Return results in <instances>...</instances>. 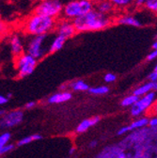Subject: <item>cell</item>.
<instances>
[{
  "label": "cell",
  "mask_w": 157,
  "mask_h": 158,
  "mask_svg": "<svg viewBox=\"0 0 157 158\" xmlns=\"http://www.w3.org/2000/svg\"><path fill=\"white\" fill-rule=\"evenodd\" d=\"M40 139H42V135L36 134V135H29V136L23 137L22 139H20V140L18 141L17 145H18V146H24V145L29 144V143L32 142V141L40 140Z\"/></svg>",
  "instance_id": "cell-19"
},
{
  "label": "cell",
  "mask_w": 157,
  "mask_h": 158,
  "mask_svg": "<svg viewBox=\"0 0 157 158\" xmlns=\"http://www.w3.org/2000/svg\"><path fill=\"white\" fill-rule=\"evenodd\" d=\"M153 91H157V81L153 82Z\"/></svg>",
  "instance_id": "cell-36"
},
{
  "label": "cell",
  "mask_w": 157,
  "mask_h": 158,
  "mask_svg": "<svg viewBox=\"0 0 157 158\" xmlns=\"http://www.w3.org/2000/svg\"><path fill=\"white\" fill-rule=\"evenodd\" d=\"M56 20L42 14L34 13L24 23V31L31 36L47 35L56 27Z\"/></svg>",
  "instance_id": "cell-2"
},
{
  "label": "cell",
  "mask_w": 157,
  "mask_h": 158,
  "mask_svg": "<svg viewBox=\"0 0 157 158\" xmlns=\"http://www.w3.org/2000/svg\"><path fill=\"white\" fill-rule=\"evenodd\" d=\"M56 29L57 35L63 36L66 39L72 38L76 32L73 22L70 21V20H66V19H63L61 21L57 22Z\"/></svg>",
  "instance_id": "cell-9"
},
{
  "label": "cell",
  "mask_w": 157,
  "mask_h": 158,
  "mask_svg": "<svg viewBox=\"0 0 157 158\" xmlns=\"http://www.w3.org/2000/svg\"><path fill=\"white\" fill-rule=\"evenodd\" d=\"M96 145H97V142H96V141H91V143L89 144V146H90V147H92V148H93V147H95Z\"/></svg>",
  "instance_id": "cell-37"
},
{
  "label": "cell",
  "mask_w": 157,
  "mask_h": 158,
  "mask_svg": "<svg viewBox=\"0 0 157 158\" xmlns=\"http://www.w3.org/2000/svg\"><path fill=\"white\" fill-rule=\"evenodd\" d=\"M37 62H38L37 59L32 56L28 55L27 53H24L20 56L16 57L15 65L19 76L23 78L31 74L37 66Z\"/></svg>",
  "instance_id": "cell-6"
},
{
  "label": "cell",
  "mask_w": 157,
  "mask_h": 158,
  "mask_svg": "<svg viewBox=\"0 0 157 158\" xmlns=\"http://www.w3.org/2000/svg\"><path fill=\"white\" fill-rule=\"evenodd\" d=\"M72 22L77 32H88L105 29L110 26L112 21L109 16L94 9L89 13L73 20Z\"/></svg>",
  "instance_id": "cell-1"
},
{
  "label": "cell",
  "mask_w": 157,
  "mask_h": 158,
  "mask_svg": "<svg viewBox=\"0 0 157 158\" xmlns=\"http://www.w3.org/2000/svg\"><path fill=\"white\" fill-rule=\"evenodd\" d=\"M129 131H130L129 126H122L119 129V131H118V135H125L126 133H128Z\"/></svg>",
  "instance_id": "cell-30"
},
{
  "label": "cell",
  "mask_w": 157,
  "mask_h": 158,
  "mask_svg": "<svg viewBox=\"0 0 157 158\" xmlns=\"http://www.w3.org/2000/svg\"><path fill=\"white\" fill-rule=\"evenodd\" d=\"M148 0H134V6L137 8H141V7H145L146 3Z\"/></svg>",
  "instance_id": "cell-29"
},
{
  "label": "cell",
  "mask_w": 157,
  "mask_h": 158,
  "mask_svg": "<svg viewBox=\"0 0 157 158\" xmlns=\"http://www.w3.org/2000/svg\"><path fill=\"white\" fill-rule=\"evenodd\" d=\"M10 137H11V135L9 132H5L0 135V148L9 144V142L10 140Z\"/></svg>",
  "instance_id": "cell-24"
},
{
  "label": "cell",
  "mask_w": 157,
  "mask_h": 158,
  "mask_svg": "<svg viewBox=\"0 0 157 158\" xmlns=\"http://www.w3.org/2000/svg\"><path fill=\"white\" fill-rule=\"evenodd\" d=\"M138 99H139V97H137V96H135L134 94L128 95V96H126V97H124L122 99L121 105L122 106H131L132 107L133 106H134L136 104V102L138 101Z\"/></svg>",
  "instance_id": "cell-20"
},
{
  "label": "cell",
  "mask_w": 157,
  "mask_h": 158,
  "mask_svg": "<svg viewBox=\"0 0 157 158\" xmlns=\"http://www.w3.org/2000/svg\"><path fill=\"white\" fill-rule=\"evenodd\" d=\"M13 149H14V145L9 143V144L5 145L4 147H1V148H0V153H1V154L8 153V152H11Z\"/></svg>",
  "instance_id": "cell-26"
},
{
  "label": "cell",
  "mask_w": 157,
  "mask_h": 158,
  "mask_svg": "<svg viewBox=\"0 0 157 158\" xmlns=\"http://www.w3.org/2000/svg\"><path fill=\"white\" fill-rule=\"evenodd\" d=\"M114 8L115 6L110 0H97L96 2H94V9L107 16L112 13Z\"/></svg>",
  "instance_id": "cell-11"
},
{
  "label": "cell",
  "mask_w": 157,
  "mask_h": 158,
  "mask_svg": "<svg viewBox=\"0 0 157 158\" xmlns=\"http://www.w3.org/2000/svg\"><path fill=\"white\" fill-rule=\"evenodd\" d=\"M71 98H72V93L70 91L68 90L60 91L50 96L48 98V103L49 104H60V103H64V102L71 100Z\"/></svg>",
  "instance_id": "cell-13"
},
{
  "label": "cell",
  "mask_w": 157,
  "mask_h": 158,
  "mask_svg": "<svg viewBox=\"0 0 157 158\" xmlns=\"http://www.w3.org/2000/svg\"><path fill=\"white\" fill-rule=\"evenodd\" d=\"M66 38H64L63 36H60V35H56L55 37V39L51 42L50 45H49V48H48V53H55L58 50H60L63 45L65 44L66 43Z\"/></svg>",
  "instance_id": "cell-15"
},
{
  "label": "cell",
  "mask_w": 157,
  "mask_h": 158,
  "mask_svg": "<svg viewBox=\"0 0 157 158\" xmlns=\"http://www.w3.org/2000/svg\"><path fill=\"white\" fill-rule=\"evenodd\" d=\"M145 8L149 11L157 15V0H148L145 5Z\"/></svg>",
  "instance_id": "cell-23"
},
{
  "label": "cell",
  "mask_w": 157,
  "mask_h": 158,
  "mask_svg": "<svg viewBox=\"0 0 157 158\" xmlns=\"http://www.w3.org/2000/svg\"><path fill=\"white\" fill-rule=\"evenodd\" d=\"M64 4L61 0H42L35 8V13L56 19L62 15Z\"/></svg>",
  "instance_id": "cell-4"
},
{
  "label": "cell",
  "mask_w": 157,
  "mask_h": 158,
  "mask_svg": "<svg viewBox=\"0 0 157 158\" xmlns=\"http://www.w3.org/2000/svg\"><path fill=\"white\" fill-rule=\"evenodd\" d=\"M152 49L153 50H157V39H156V41L153 43V44H152Z\"/></svg>",
  "instance_id": "cell-35"
},
{
  "label": "cell",
  "mask_w": 157,
  "mask_h": 158,
  "mask_svg": "<svg viewBox=\"0 0 157 158\" xmlns=\"http://www.w3.org/2000/svg\"><path fill=\"white\" fill-rule=\"evenodd\" d=\"M149 79H150V81L151 82H155L157 81V63L155 65V68L153 70V72L149 75Z\"/></svg>",
  "instance_id": "cell-27"
},
{
  "label": "cell",
  "mask_w": 157,
  "mask_h": 158,
  "mask_svg": "<svg viewBox=\"0 0 157 158\" xmlns=\"http://www.w3.org/2000/svg\"><path fill=\"white\" fill-rule=\"evenodd\" d=\"M150 121L149 118H138V120H136L134 122H133L129 126V129L130 131L132 130H134V129H140V128H143L145 126H147L149 124Z\"/></svg>",
  "instance_id": "cell-18"
},
{
  "label": "cell",
  "mask_w": 157,
  "mask_h": 158,
  "mask_svg": "<svg viewBox=\"0 0 157 158\" xmlns=\"http://www.w3.org/2000/svg\"><path fill=\"white\" fill-rule=\"evenodd\" d=\"M116 79H117L116 74L111 73H106V74L104 76V80H105L106 83H113V82L116 81Z\"/></svg>",
  "instance_id": "cell-25"
},
{
  "label": "cell",
  "mask_w": 157,
  "mask_h": 158,
  "mask_svg": "<svg viewBox=\"0 0 157 158\" xmlns=\"http://www.w3.org/2000/svg\"><path fill=\"white\" fill-rule=\"evenodd\" d=\"M46 39L47 35L33 36L32 38H30L26 47L27 53L35 57L37 60L43 58L45 56L46 52H48V50L44 48Z\"/></svg>",
  "instance_id": "cell-5"
},
{
  "label": "cell",
  "mask_w": 157,
  "mask_h": 158,
  "mask_svg": "<svg viewBox=\"0 0 157 158\" xmlns=\"http://www.w3.org/2000/svg\"><path fill=\"white\" fill-rule=\"evenodd\" d=\"M117 23L122 26H130L134 27H142V22L138 18L133 15H122L117 19Z\"/></svg>",
  "instance_id": "cell-12"
},
{
  "label": "cell",
  "mask_w": 157,
  "mask_h": 158,
  "mask_svg": "<svg viewBox=\"0 0 157 158\" xmlns=\"http://www.w3.org/2000/svg\"><path fill=\"white\" fill-rule=\"evenodd\" d=\"M108 91H109V89L106 86H99V87L91 88L89 89V92L95 95H104V94H106Z\"/></svg>",
  "instance_id": "cell-22"
},
{
  "label": "cell",
  "mask_w": 157,
  "mask_h": 158,
  "mask_svg": "<svg viewBox=\"0 0 157 158\" xmlns=\"http://www.w3.org/2000/svg\"><path fill=\"white\" fill-rule=\"evenodd\" d=\"M155 92L151 91L143 97H140L134 106L131 107V114L133 117H138L148 110L155 100Z\"/></svg>",
  "instance_id": "cell-7"
},
{
  "label": "cell",
  "mask_w": 157,
  "mask_h": 158,
  "mask_svg": "<svg viewBox=\"0 0 157 158\" xmlns=\"http://www.w3.org/2000/svg\"><path fill=\"white\" fill-rule=\"evenodd\" d=\"M70 87L74 91H87V90L90 89L89 85L86 82H84L83 80H76L74 82H72L70 84Z\"/></svg>",
  "instance_id": "cell-17"
},
{
  "label": "cell",
  "mask_w": 157,
  "mask_h": 158,
  "mask_svg": "<svg viewBox=\"0 0 157 158\" xmlns=\"http://www.w3.org/2000/svg\"><path fill=\"white\" fill-rule=\"evenodd\" d=\"M156 39H157V34H156Z\"/></svg>",
  "instance_id": "cell-39"
},
{
  "label": "cell",
  "mask_w": 157,
  "mask_h": 158,
  "mask_svg": "<svg viewBox=\"0 0 157 158\" xmlns=\"http://www.w3.org/2000/svg\"><path fill=\"white\" fill-rule=\"evenodd\" d=\"M24 114L21 110H13L3 115L1 120V126L3 128H10L16 126L23 121Z\"/></svg>",
  "instance_id": "cell-8"
},
{
  "label": "cell",
  "mask_w": 157,
  "mask_h": 158,
  "mask_svg": "<svg viewBox=\"0 0 157 158\" xmlns=\"http://www.w3.org/2000/svg\"><path fill=\"white\" fill-rule=\"evenodd\" d=\"M35 106H36V103L33 102V101H31V102H28V103L26 105V108H27V109H30V108H33Z\"/></svg>",
  "instance_id": "cell-33"
},
{
  "label": "cell",
  "mask_w": 157,
  "mask_h": 158,
  "mask_svg": "<svg viewBox=\"0 0 157 158\" xmlns=\"http://www.w3.org/2000/svg\"><path fill=\"white\" fill-rule=\"evenodd\" d=\"M10 51L15 58L24 54L23 53L24 52L23 41L20 38V36H18L16 34L12 35L10 39Z\"/></svg>",
  "instance_id": "cell-10"
},
{
  "label": "cell",
  "mask_w": 157,
  "mask_h": 158,
  "mask_svg": "<svg viewBox=\"0 0 157 158\" xmlns=\"http://www.w3.org/2000/svg\"><path fill=\"white\" fill-rule=\"evenodd\" d=\"M99 121H100L99 117H94V118H87V120H84L77 125L76 132L77 133H84L87 130H89L90 127L94 126L96 123H99Z\"/></svg>",
  "instance_id": "cell-14"
},
{
  "label": "cell",
  "mask_w": 157,
  "mask_h": 158,
  "mask_svg": "<svg viewBox=\"0 0 157 158\" xmlns=\"http://www.w3.org/2000/svg\"><path fill=\"white\" fill-rule=\"evenodd\" d=\"M94 10L92 0H70L64 4L62 16L66 20L73 21Z\"/></svg>",
  "instance_id": "cell-3"
},
{
  "label": "cell",
  "mask_w": 157,
  "mask_h": 158,
  "mask_svg": "<svg viewBox=\"0 0 157 158\" xmlns=\"http://www.w3.org/2000/svg\"><path fill=\"white\" fill-rule=\"evenodd\" d=\"M72 152H74V148H72L70 151V153H72Z\"/></svg>",
  "instance_id": "cell-38"
},
{
  "label": "cell",
  "mask_w": 157,
  "mask_h": 158,
  "mask_svg": "<svg viewBox=\"0 0 157 158\" xmlns=\"http://www.w3.org/2000/svg\"><path fill=\"white\" fill-rule=\"evenodd\" d=\"M151 91H153V82H148L146 84L141 85L138 88H136L134 90L133 94L140 98V97H143V96H145L146 94H148V93H150Z\"/></svg>",
  "instance_id": "cell-16"
},
{
  "label": "cell",
  "mask_w": 157,
  "mask_h": 158,
  "mask_svg": "<svg viewBox=\"0 0 157 158\" xmlns=\"http://www.w3.org/2000/svg\"><path fill=\"white\" fill-rule=\"evenodd\" d=\"M9 99H10V98H9L8 96L1 95V96H0V105L3 106V105L7 104V103H8V101H9Z\"/></svg>",
  "instance_id": "cell-31"
},
{
  "label": "cell",
  "mask_w": 157,
  "mask_h": 158,
  "mask_svg": "<svg viewBox=\"0 0 157 158\" xmlns=\"http://www.w3.org/2000/svg\"><path fill=\"white\" fill-rule=\"evenodd\" d=\"M110 1L113 3L115 8L118 9H124L134 3V0H110Z\"/></svg>",
  "instance_id": "cell-21"
},
{
  "label": "cell",
  "mask_w": 157,
  "mask_h": 158,
  "mask_svg": "<svg viewBox=\"0 0 157 158\" xmlns=\"http://www.w3.org/2000/svg\"><path fill=\"white\" fill-rule=\"evenodd\" d=\"M156 58H157V50H152L147 56V60H149V61H152Z\"/></svg>",
  "instance_id": "cell-28"
},
{
  "label": "cell",
  "mask_w": 157,
  "mask_h": 158,
  "mask_svg": "<svg viewBox=\"0 0 157 158\" xmlns=\"http://www.w3.org/2000/svg\"><path fill=\"white\" fill-rule=\"evenodd\" d=\"M149 125L151 127H157V117H154L151 118V120H150Z\"/></svg>",
  "instance_id": "cell-32"
},
{
  "label": "cell",
  "mask_w": 157,
  "mask_h": 158,
  "mask_svg": "<svg viewBox=\"0 0 157 158\" xmlns=\"http://www.w3.org/2000/svg\"><path fill=\"white\" fill-rule=\"evenodd\" d=\"M117 158H126V155H125V154H124L123 152H121V153H119V154H118Z\"/></svg>",
  "instance_id": "cell-34"
}]
</instances>
